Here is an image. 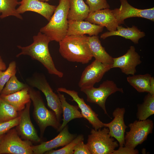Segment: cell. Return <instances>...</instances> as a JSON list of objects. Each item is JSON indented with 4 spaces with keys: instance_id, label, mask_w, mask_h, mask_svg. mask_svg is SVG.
<instances>
[{
    "instance_id": "cell-3",
    "label": "cell",
    "mask_w": 154,
    "mask_h": 154,
    "mask_svg": "<svg viewBox=\"0 0 154 154\" xmlns=\"http://www.w3.org/2000/svg\"><path fill=\"white\" fill-rule=\"evenodd\" d=\"M69 8V0H60L48 23L40 29V32L46 35L51 41L59 42L67 36Z\"/></svg>"
},
{
    "instance_id": "cell-35",
    "label": "cell",
    "mask_w": 154,
    "mask_h": 154,
    "mask_svg": "<svg viewBox=\"0 0 154 154\" xmlns=\"http://www.w3.org/2000/svg\"><path fill=\"white\" fill-rule=\"evenodd\" d=\"M139 152L138 150L123 146H119L118 149L115 150L112 154H137Z\"/></svg>"
},
{
    "instance_id": "cell-28",
    "label": "cell",
    "mask_w": 154,
    "mask_h": 154,
    "mask_svg": "<svg viewBox=\"0 0 154 154\" xmlns=\"http://www.w3.org/2000/svg\"><path fill=\"white\" fill-rule=\"evenodd\" d=\"M19 116L16 109L0 97V122L12 119Z\"/></svg>"
},
{
    "instance_id": "cell-23",
    "label": "cell",
    "mask_w": 154,
    "mask_h": 154,
    "mask_svg": "<svg viewBox=\"0 0 154 154\" xmlns=\"http://www.w3.org/2000/svg\"><path fill=\"white\" fill-rule=\"evenodd\" d=\"M29 87L12 94L0 95V97L14 107L18 112H21L25 109L26 105L31 101Z\"/></svg>"
},
{
    "instance_id": "cell-26",
    "label": "cell",
    "mask_w": 154,
    "mask_h": 154,
    "mask_svg": "<svg viewBox=\"0 0 154 154\" xmlns=\"http://www.w3.org/2000/svg\"><path fill=\"white\" fill-rule=\"evenodd\" d=\"M154 114V96L148 93L143 102L137 105V117L139 120H145Z\"/></svg>"
},
{
    "instance_id": "cell-16",
    "label": "cell",
    "mask_w": 154,
    "mask_h": 154,
    "mask_svg": "<svg viewBox=\"0 0 154 154\" xmlns=\"http://www.w3.org/2000/svg\"><path fill=\"white\" fill-rule=\"evenodd\" d=\"M125 111L124 108H116L112 113L113 119L110 123H104V127L108 129L110 136L116 139L119 146H124L125 133L128 127L124 119Z\"/></svg>"
},
{
    "instance_id": "cell-30",
    "label": "cell",
    "mask_w": 154,
    "mask_h": 154,
    "mask_svg": "<svg viewBox=\"0 0 154 154\" xmlns=\"http://www.w3.org/2000/svg\"><path fill=\"white\" fill-rule=\"evenodd\" d=\"M84 140V136L82 134L79 135L63 147L56 150L52 149L46 152L44 154H73L75 146L80 141Z\"/></svg>"
},
{
    "instance_id": "cell-20",
    "label": "cell",
    "mask_w": 154,
    "mask_h": 154,
    "mask_svg": "<svg viewBox=\"0 0 154 154\" xmlns=\"http://www.w3.org/2000/svg\"><path fill=\"white\" fill-rule=\"evenodd\" d=\"M87 42L91 53L95 60L102 63L113 64V58L102 46L98 36H88Z\"/></svg>"
},
{
    "instance_id": "cell-11",
    "label": "cell",
    "mask_w": 154,
    "mask_h": 154,
    "mask_svg": "<svg viewBox=\"0 0 154 154\" xmlns=\"http://www.w3.org/2000/svg\"><path fill=\"white\" fill-rule=\"evenodd\" d=\"M121 5L119 8L112 10L119 25L123 24L124 20L132 17H142L154 21V8L139 9L130 5L127 0H119Z\"/></svg>"
},
{
    "instance_id": "cell-32",
    "label": "cell",
    "mask_w": 154,
    "mask_h": 154,
    "mask_svg": "<svg viewBox=\"0 0 154 154\" xmlns=\"http://www.w3.org/2000/svg\"><path fill=\"white\" fill-rule=\"evenodd\" d=\"M89 7V13L99 10L110 9V6L106 0H86Z\"/></svg>"
},
{
    "instance_id": "cell-2",
    "label": "cell",
    "mask_w": 154,
    "mask_h": 154,
    "mask_svg": "<svg viewBox=\"0 0 154 154\" xmlns=\"http://www.w3.org/2000/svg\"><path fill=\"white\" fill-rule=\"evenodd\" d=\"M87 36L67 35L59 42V52L68 61L82 64L88 63L92 56L88 42Z\"/></svg>"
},
{
    "instance_id": "cell-13",
    "label": "cell",
    "mask_w": 154,
    "mask_h": 154,
    "mask_svg": "<svg viewBox=\"0 0 154 154\" xmlns=\"http://www.w3.org/2000/svg\"><path fill=\"white\" fill-rule=\"evenodd\" d=\"M31 101L26 105L25 109L21 111L19 122L17 126L16 130L19 135L24 140L36 143L40 141L36 131L31 120L30 110Z\"/></svg>"
},
{
    "instance_id": "cell-19",
    "label": "cell",
    "mask_w": 154,
    "mask_h": 154,
    "mask_svg": "<svg viewBox=\"0 0 154 154\" xmlns=\"http://www.w3.org/2000/svg\"><path fill=\"white\" fill-rule=\"evenodd\" d=\"M67 35H98L104 27L84 20H68Z\"/></svg>"
},
{
    "instance_id": "cell-33",
    "label": "cell",
    "mask_w": 154,
    "mask_h": 154,
    "mask_svg": "<svg viewBox=\"0 0 154 154\" xmlns=\"http://www.w3.org/2000/svg\"><path fill=\"white\" fill-rule=\"evenodd\" d=\"M20 119L19 115L12 119L0 122V136L5 134L12 128L17 126L19 123Z\"/></svg>"
},
{
    "instance_id": "cell-31",
    "label": "cell",
    "mask_w": 154,
    "mask_h": 154,
    "mask_svg": "<svg viewBox=\"0 0 154 154\" xmlns=\"http://www.w3.org/2000/svg\"><path fill=\"white\" fill-rule=\"evenodd\" d=\"M16 62L12 61L8 67L5 70H0V94L6 83L16 73Z\"/></svg>"
},
{
    "instance_id": "cell-36",
    "label": "cell",
    "mask_w": 154,
    "mask_h": 154,
    "mask_svg": "<svg viewBox=\"0 0 154 154\" xmlns=\"http://www.w3.org/2000/svg\"><path fill=\"white\" fill-rule=\"evenodd\" d=\"M150 92L151 95L154 96V78L153 77H151L150 82Z\"/></svg>"
},
{
    "instance_id": "cell-27",
    "label": "cell",
    "mask_w": 154,
    "mask_h": 154,
    "mask_svg": "<svg viewBox=\"0 0 154 154\" xmlns=\"http://www.w3.org/2000/svg\"><path fill=\"white\" fill-rule=\"evenodd\" d=\"M19 5L18 0H0V18L3 19L13 16L22 20V16L16 11V7Z\"/></svg>"
},
{
    "instance_id": "cell-9",
    "label": "cell",
    "mask_w": 154,
    "mask_h": 154,
    "mask_svg": "<svg viewBox=\"0 0 154 154\" xmlns=\"http://www.w3.org/2000/svg\"><path fill=\"white\" fill-rule=\"evenodd\" d=\"M32 145L31 141L22 140L16 129H11L0 142V154H33Z\"/></svg>"
},
{
    "instance_id": "cell-38",
    "label": "cell",
    "mask_w": 154,
    "mask_h": 154,
    "mask_svg": "<svg viewBox=\"0 0 154 154\" xmlns=\"http://www.w3.org/2000/svg\"><path fill=\"white\" fill-rule=\"evenodd\" d=\"M39 0L40 1H42V2H46L47 1H48L50 0Z\"/></svg>"
},
{
    "instance_id": "cell-18",
    "label": "cell",
    "mask_w": 154,
    "mask_h": 154,
    "mask_svg": "<svg viewBox=\"0 0 154 154\" xmlns=\"http://www.w3.org/2000/svg\"><path fill=\"white\" fill-rule=\"evenodd\" d=\"M91 23L106 27L109 31H115L119 25L112 10L103 9L89 13L85 20Z\"/></svg>"
},
{
    "instance_id": "cell-6",
    "label": "cell",
    "mask_w": 154,
    "mask_h": 154,
    "mask_svg": "<svg viewBox=\"0 0 154 154\" xmlns=\"http://www.w3.org/2000/svg\"><path fill=\"white\" fill-rule=\"evenodd\" d=\"M80 90L86 95L88 102L98 105L108 116L105 104L108 97L117 92L123 93L122 88H118L113 81L109 80L104 81L98 88H81Z\"/></svg>"
},
{
    "instance_id": "cell-24",
    "label": "cell",
    "mask_w": 154,
    "mask_h": 154,
    "mask_svg": "<svg viewBox=\"0 0 154 154\" xmlns=\"http://www.w3.org/2000/svg\"><path fill=\"white\" fill-rule=\"evenodd\" d=\"M69 8L67 15L68 20H84L89 13L88 5L83 0H69Z\"/></svg>"
},
{
    "instance_id": "cell-34",
    "label": "cell",
    "mask_w": 154,
    "mask_h": 154,
    "mask_svg": "<svg viewBox=\"0 0 154 154\" xmlns=\"http://www.w3.org/2000/svg\"><path fill=\"white\" fill-rule=\"evenodd\" d=\"M73 154H91V153L86 144H84V141H82L74 147Z\"/></svg>"
},
{
    "instance_id": "cell-17",
    "label": "cell",
    "mask_w": 154,
    "mask_h": 154,
    "mask_svg": "<svg viewBox=\"0 0 154 154\" xmlns=\"http://www.w3.org/2000/svg\"><path fill=\"white\" fill-rule=\"evenodd\" d=\"M20 5L16 9L17 12L20 14L27 11L37 13L49 21L53 15L56 6L46 2L39 0H21Z\"/></svg>"
},
{
    "instance_id": "cell-10",
    "label": "cell",
    "mask_w": 154,
    "mask_h": 154,
    "mask_svg": "<svg viewBox=\"0 0 154 154\" xmlns=\"http://www.w3.org/2000/svg\"><path fill=\"white\" fill-rule=\"evenodd\" d=\"M113 64L102 63L95 60L83 71L78 86L80 88L94 86L100 82L104 74L112 68Z\"/></svg>"
},
{
    "instance_id": "cell-25",
    "label": "cell",
    "mask_w": 154,
    "mask_h": 154,
    "mask_svg": "<svg viewBox=\"0 0 154 154\" xmlns=\"http://www.w3.org/2000/svg\"><path fill=\"white\" fill-rule=\"evenodd\" d=\"M151 77V75L149 74H134L127 77V80L129 84L138 92L149 93L150 82Z\"/></svg>"
},
{
    "instance_id": "cell-22",
    "label": "cell",
    "mask_w": 154,
    "mask_h": 154,
    "mask_svg": "<svg viewBox=\"0 0 154 154\" xmlns=\"http://www.w3.org/2000/svg\"><path fill=\"white\" fill-rule=\"evenodd\" d=\"M57 92L61 102L63 116V122L57 130L60 132L70 121L74 119L83 118V116L78 110V106L70 104L67 102L63 94L59 92Z\"/></svg>"
},
{
    "instance_id": "cell-21",
    "label": "cell",
    "mask_w": 154,
    "mask_h": 154,
    "mask_svg": "<svg viewBox=\"0 0 154 154\" xmlns=\"http://www.w3.org/2000/svg\"><path fill=\"white\" fill-rule=\"evenodd\" d=\"M113 36H118L131 40L135 44H138L139 39L145 36L143 32L141 31L137 27L133 26L131 27L125 28L122 26L118 25L116 30L112 31H107L100 36L101 38L103 39Z\"/></svg>"
},
{
    "instance_id": "cell-5",
    "label": "cell",
    "mask_w": 154,
    "mask_h": 154,
    "mask_svg": "<svg viewBox=\"0 0 154 154\" xmlns=\"http://www.w3.org/2000/svg\"><path fill=\"white\" fill-rule=\"evenodd\" d=\"M86 144L91 154H112L119 146L117 141L110 136L106 127L97 130L92 129Z\"/></svg>"
},
{
    "instance_id": "cell-14",
    "label": "cell",
    "mask_w": 154,
    "mask_h": 154,
    "mask_svg": "<svg viewBox=\"0 0 154 154\" xmlns=\"http://www.w3.org/2000/svg\"><path fill=\"white\" fill-rule=\"evenodd\" d=\"M76 136L75 135L69 132L67 125L53 139L49 141L42 142L37 145H32L33 154H44L54 149L64 147L70 142Z\"/></svg>"
},
{
    "instance_id": "cell-39",
    "label": "cell",
    "mask_w": 154,
    "mask_h": 154,
    "mask_svg": "<svg viewBox=\"0 0 154 154\" xmlns=\"http://www.w3.org/2000/svg\"><path fill=\"white\" fill-rule=\"evenodd\" d=\"M4 135L5 134L0 136V142Z\"/></svg>"
},
{
    "instance_id": "cell-12",
    "label": "cell",
    "mask_w": 154,
    "mask_h": 154,
    "mask_svg": "<svg viewBox=\"0 0 154 154\" xmlns=\"http://www.w3.org/2000/svg\"><path fill=\"white\" fill-rule=\"evenodd\" d=\"M57 91L66 93L72 98V101L75 102L80 109L83 117L88 121L94 129L97 130L104 127V123L98 117V115L86 103L83 98L79 97L78 92L62 87L58 88Z\"/></svg>"
},
{
    "instance_id": "cell-37",
    "label": "cell",
    "mask_w": 154,
    "mask_h": 154,
    "mask_svg": "<svg viewBox=\"0 0 154 154\" xmlns=\"http://www.w3.org/2000/svg\"><path fill=\"white\" fill-rule=\"evenodd\" d=\"M6 69V65L3 61L1 57L0 56V70L3 71Z\"/></svg>"
},
{
    "instance_id": "cell-1",
    "label": "cell",
    "mask_w": 154,
    "mask_h": 154,
    "mask_svg": "<svg viewBox=\"0 0 154 154\" xmlns=\"http://www.w3.org/2000/svg\"><path fill=\"white\" fill-rule=\"evenodd\" d=\"M33 42L26 46L17 45L21 52L17 54L18 57L22 55L30 56L33 60H38L46 68L48 73L62 78L63 73L58 70L55 67L53 61L50 53L48 44L51 41L45 34L39 32L33 37Z\"/></svg>"
},
{
    "instance_id": "cell-29",
    "label": "cell",
    "mask_w": 154,
    "mask_h": 154,
    "mask_svg": "<svg viewBox=\"0 0 154 154\" xmlns=\"http://www.w3.org/2000/svg\"><path fill=\"white\" fill-rule=\"evenodd\" d=\"M28 86L27 84L19 81L15 75H14L6 83L0 95H6L12 94Z\"/></svg>"
},
{
    "instance_id": "cell-4",
    "label": "cell",
    "mask_w": 154,
    "mask_h": 154,
    "mask_svg": "<svg viewBox=\"0 0 154 154\" xmlns=\"http://www.w3.org/2000/svg\"><path fill=\"white\" fill-rule=\"evenodd\" d=\"M29 90L34 107L33 116L39 127L41 137H43L46 129L48 126H51L57 131L61 124L55 112L46 107L39 91L30 86Z\"/></svg>"
},
{
    "instance_id": "cell-15",
    "label": "cell",
    "mask_w": 154,
    "mask_h": 154,
    "mask_svg": "<svg viewBox=\"0 0 154 154\" xmlns=\"http://www.w3.org/2000/svg\"><path fill=\"white\" fill-rule=\"evenodd\" d=\"M113 60L112 68H119L126 75H134L136 72V66L141 62L140 56L133 46H131L124 55L113 58Z\"/></svg>"
},
{
    "instance_id": "cell-7",
    "label": "cell",
    "mask_w": 154,
    "mask_h": 154,
    "mask_svg": "<svg viewBox=\"0 0 154 154\" xmlns=\"http://www.w3.org/2000/svg\"><path fill=\"white\" fill-rule=\"evenodd\" d=\"M27 81L31 87L37 88L44 94L48 106L55 112L58 120L60 122L62 113L60 99L58 94L53 91L45 76L36 74Z\"/></svg>"
},
{
    "instance_id": "cell-8",
    "label": "cell",
    "mask_w": 154,
    "mask_h": 154,
    "mask_svg": "<svg viewBox=\"0 0 154 154\" xmlns=\"http://www.w3.org/2000/svg\"><path fill=\"white\" fill-rule=\"evenodd\" d=\"M128 126L130 130L125 135L124 146L134 149L146 140L148 135L152 133L154 124L152 120L147 119L135 120Z\"/></svg>"
}]
</instances>
